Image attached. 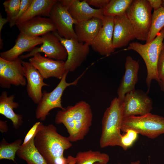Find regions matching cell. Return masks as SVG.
I'll use <instances>...</instances> for the list:
<instances>
[{
    "mask_svg": "<svg viewBox=\"0 0 164 164\" xmlns=\"http://www.w3.org/2000/svg\"><path fill=\"white\" fill-rule=\"evenodd\" d=\"M164 28V7L154 11L152 14L151 27L146 43L152 41Z\"/></svg>",
    "mask_w": 164,
    "mask_h": 164,
    "instance_id": "27",
    "label": "cell"
},
{
    "mask_svg": "<svg viewBox=\"0 0 164 164\" xmlns=\"http://www.w3.org/2000/svg\"><path fill=\"white\" fill-rule=\"evenodd\" d=\"M74 157L69 155L67 158L64 156L55 158L50 164H68Z\"/></svg>",
    "mask_w": 164,
    "mask_h": 164,
    "instance_id": "35",
    "label": "cell"
},
{
    "mask_svg": "<svg viewBox=\"0 0 164 164\" xmlns=\"http://www.w3.org/2000/svg\"><path fill=\"white\" fill-rule=\"evenodd\" d=\"M94 164H103L101 162H97L95 163Z\"/></svg>",
    "mask_w": 164,
    "mask_h": 164,
    "instance_id": "41",
    "label": "cell"
},
{
    "mask_svg": "<svg viewBox=\"0 0 164 164\" xmlns=\"http://www.w3.org/2000/svg\"><path fill=\"white\" fill-rule=\"evenodd\" d=\"M149 3L154 11H156L161 7L163 3V0H148Z\"/></svg>",
    "mask_w": 164,
    "mask_h": 164,
    "instance_id": "36",
    "label": "cell"
},
{
    "mask_svg": "<svg viewBox=\"0 0 164 164\" xmlns=\"http://www.w3.org/2000/svg\"><path fill=\"white\" fill-rule=\"evenodd\" d=\"M69 71L66 70L62 78L56 87L51 92L46 91H43L42 98L38 104L35 111V116L37 119L41 121L45 120L46 116L52 110L56 108L63 110L61 104V97L64 91L67 87L76 85L80 77L71 83L66 82V78Z\"/></svg>",
    "mask_w": 164,
    "mask_h": 164,
    "instance_id": "7",
    "label": "cell"
},
{
    "mask_svg": "<svg viewBox=\"0 0 164 164\" xmlns=\"http://www.w3.org/2000/svg\"><path fill=\"white\" fill-rule=\"evenodd\" d=\"M160 86L161 90L164 93V78L158 82Z\"/></svg>",
    "mask_w": 164,
    "mask_h": 164,
    "instance_id": "39",
    "label": "cell"
},
{
    "mask_svg": "<svg viewBox=\"0 0 164 164\" xmlns=\"http://www.w3.org/2000/svg\"><path fill=\"white\" fill-rule=\"evenodd\" d=\"M8 127L6 121L2 120L0 121V131L3 133L8 131Z\"/></svg>",
    "mask_w": 164,
    "mask_h": 164,
    "instance_id": "37",
    "label": "cell"
},
{
    "mask_svg": "<svg viewBox=\"0 0 164 164\" xmlns=\"http://www.w3.org/2000/svg\"><path fill=\"white\" fill-rule=\"evenodd\" d=\"M34 144L48 164L55 158L63 156L64 151L72 145L68 137L59 134L52 124L42 126L34 138Z\"/></svg>",
    "mask_w": 164,
    "mask_h": 164,
    "instance_id": "2",
    "label": "cell"
},
{
    "mask_svg": "<svg viewBox=\"0 0 164 164\" xmlns=\"http://www.w3.org/2000/svg\"><path fill=\"white\" fill-rule=\"evenodd\" d=\"M128 129L151 139L164 134V117L149 113L143 116H133L124 118L121 130Z\"/></svg>",
    "mask_w": 164,
    "mask_h": 164,
    "instance_id": "6",
    "label": "cell"
},
{
    "mask_svg": "<svg viewBox=\"0 0 164 164\" xmlns=\"http://www.w3.org/2000/svg\"><path fill=\"white\" fill-rule=\"evenodd\" d=\"M49 18L61 37L68 39H77L73 27L77 22L71 16L66 6L59 0L52 8Z\"/></svg>",
    "mask_w": 164,
    "mask_h": 164,
    "instance_id": "11",
    "label": "cell"
},
{
    "mask_svg": "<svg viewBox=\"0 0 164 164\" xmlns=\"http://www.w3.org/2000/svg\"><path fill=\"white\" fill-rule=\"evenodd\" d=\"M103 21L102 26L91 46L100 55L108 56L115 49L113 44L114 17L104 15Z\"/></svg>",
    "mask_w": 164,
    "mask_h": 164,
    "instance_id": "13",
    "label": "cell"
},
{
    "mask_svg": "<svg viewBox=\"0 0 164 164\" xmlns=\"http://www.w3.org/2000/svg\"><path fill=\"white\" fill-rule=\"evenodd\" d=\"M140 162L139 160H138L135 162H131L130 164H140Z\"/></svg>",
    "mask_w": 164,
    "mask_h": 164,
    "instance_id": "40",
    "label": "cell"
},
{
    "mask_svg": "<svg viewBox=\"0 0 164 164\" xmlns=\"http://www.w3.org/2000/svg\"><path fill=\"white\" fill-rule=\"evenodd\" d=\"M16 26L20 32L33 37L56 31L54 25L49 17L36 16Z\"/></svg>",
    "mask_w": 164,
    "mask_h": 164,
    "instance_id": "19",
    "label": "cell"
},
{
    "mask_svg": "<svg viewBox=\"0 0 164 164\" xmlns=\"http://www.w3.org/2000/svg\"><path fill=\"white\" fill-rule=\"evenodd\" d=\"M103 25V19L97 17L77 22L74 29L77 39L91 46Z\"/></svg>",
    "mask_w": 164,
    "mask_h": 164,
    "instance_id": "21",
    "label": "cell"
},
{
    "mask_svg": "<svg viewBox=\"0 0 164 164\" xmlns=\"http://www.w3.org/2000/svg\"><path fill=\"white\" fill-rule=\"evenodd\" d=\"M90 6H93L99 9H103L109 2L110 0H86Z\"/></svg>",
    "mask_w": 164,
    "mask_h": 164,
    "instance_id": "34",
    "label": "cell"
},
{
    "mask_svg": "<svg viewBox=\"0 0 164 164\" xmlns=\"http://www.w3.org/2000/svg\"><path fill=\"white\" fill-rule=\"evenodd\" d=\"M69 164H75V162H74L72 161L70 162Z\"/></svg>",
    "mask_w": 164,
    "mask_h": 164,
    "instance_id": "42",
    "label": "cell"
},
{
    "mask_svg": "<svg viewBox=\"0 0 164 164\" xmlns=\"http://www.w3.org/2000/svg\"><path fill=\"white\" fill-rule=\"evenodd\" d=\"M93 113L90 105L81 101L58 111L55 117L56 124H63L69 134L71 142L83 139L92 124Z\"/></svg>",
    "mask_w": 164,
    "mask_h": 164,
    "instance_id": "1",
    "label": "cell"
},
{
    "mask_svg": "<svg viewBox=\"0 0 164 164\" xmlns=\"http://www.w3.org/2000/svg\"><path fill=\"white\" fill-rule=\"evenodd\" d=\"M157 71L160 80L164 78V46L159 54L157 64Z\"/></svg>",
    "mask_w": 164,
    "mask_h": 164,
    "instance_id": "33",
    "label": "cell"
},
{
    "mask_svg": "<svg viewBox=\"0 0 164 164\" xmlns=\"http://www.w3.org/2000/svg\"><path fill=\"white\" fill-rule=\"evenodd\" d=\"M133 0H110L103 9L104 16L114 17L126 14Z\"/></svg>",
    "mask_w": 164,
    "mask_h": 164,
    "instance_id": "26",
    "label": "cell"
},
{
    "mask_svg": "<svg viewBox=\"0 0 164 164\" xmlns=\"http://www.w3.org/2000/svg\"><path fill=\"white\" fill-rule=\"evenodd\" d=\"M29 62L38 71L44 79L53 77L61 80L66 71L65 61L50 59L42 56L39 53L30 57Z\"/></svg>",
    "mask_w": 164,
    "mask_h": 164,
    "instance_id": "14",
    "label": "cell"
},
{
    "mask_svg": "<svg viewBox=\"0 0 164 164\" xmlns=\"http://www.w3.org/2000/svg\"><path fill=\"white\" fill-rule=\"evenodd\" d=\"M14 99V95L8 96L6 91H3L0 96V114L10 119L13 127L18 129L23 123L22 117L21 114H16L14 111V109H17L19 106Z\"/></svg>",
    "mask_w": 164,
    "mask_h": 164,
    "instance_id": "22",
    "label": "cell"
},
{
    "mask_svg": "<svg viewBox=\"0 0 164 164\" xmlns=\"http://www.w3.org/2000/svg\"><path fill=\"white\" fill-rule=\"evenodd\" d=\"M22 63L28 95L35 104H38L42 97L43 87L49 85L44 82L40 73L29 62L22 60Z\"/></svg>",
    "mask_w": 164,
    "mask_h": 164,
    "instance_id": "15",
    "label": "cell"
},
{
    "mask_svg": "<svg viewBox=\"0 0 164 164\" xmlns=\"http://www.w3.org/2000/svg\"><path fill=\"white\" fill-rule=\"evenodd\" d=\"M43 125L42 122L39 121L36 122L26 135L22 145L26 144L32 138L35 137Z\"/></svg>",
    "mask_w": 164,
    "mask_h": 164,
    "instance_id": "32",
    "label": "cell"
},
{
    "mask_svg": "<svg viewBox=\"0 0 164 164\" xmlns=\"http://www.w3.org/2000/svg\"><path fill=\"white\" fill-rule=\"evenodd\" d=\"M57 1V0H33L27 10L17 20L16 25L36 16L49 17L52 8Z\"/></svg>",
    "mask_w": 164,
    "mask_h": 164,
    "instance_id": "23",
    "label": "cell"
},
{
    "mask_svg": "<svg viewBox=\"0 0 164 164\" xmlns=\"http://www.w3.org/2000/svg\"><path fill=\"white\" fill-rule=\"evenodd\" d=\"M125 66V73L117 90L118 98L121 103H123L127 93L135 90V85L138 80L139 67L138 62L131 56H128L126 58Z\"/></svg>",
    "mask_w": 164,
    "mask_h": 164,
    "instance_id": "18",
    "label": "cell"
},
{
    "mask_svg": "<svg viewBox=\"0 0 164 164\" xmlns=\"http://www.w3.org/2000/svg\"><path fill=\"white\" fill-rule=\"evenodd\" d=\"M147 94L135 89L125 95L123 102L124 118L150 113L153 103Z\"/></svg>",
    "mask_w": 164,
    "mask_h": 164,
    "instance_id": "9",
    "label": "cell"
},
{
    "mask_svg": "<svg viewBox=\"0 0 164 164\" xmlns=\"http://www.w3.org/2000/svg\"><path fill=\"white\" fill-rule=\"evenodd\" d=\"M124 118L123 103L118 97L114 98L104 112L102 121L101 133L99 140L100 147L121 146V133Z\"/></svg>",
    "mask_w": 164,
    "mask_h": 164,
    "instance_id": "3",
    "label": "cell"
},
{
    "mask_svg": "<svg viewBox=\"0 0 164 164\" xmlns=\"http://www.w3.org/2000/svg\"><path fill=\"white\" fill-rule=\"evenodd\" d=\"M35 137L25 145H22L16 155L25 160L27 164H48L36 147L34 144Z\"/></svg>",
    "mask_w": 164,
    "mask_h": 164,
    "instance_id": "24",
    "label": "cell"
},
{
    "mask_svg": "<svg viewBox=\"0 0 164 164\" xmlns=\"http://www.w3.org/2000/svg\"><path fill=\"white\" fill-rule=\"evenodd\" d=\"M9 22L7 18H4L0 14V34L1 35V31L4 25L7 22Z\"/></svg>",
    "mask_w": 164,
    "mask_h": 164,
    "instance_id": "38",
    "label": "cell"
},
{
    "mask_svg": "<svg viewBox=\"0 0 164 164\" xmlns=\"http://www.w3.org/2000/svg\"><path fill=\"white\" fill-rule=\"evenodd\" d=\"M43 43L39 47H35L29 53L19 57L24 59L32 57L35 54L40 53H44L46 57L50 59L64 61L67 57L66 50L53 32H48L41 36Z\"/></svg>",
    "mask_w": 164,
    "mask_h": 164,
    "instance_id": "12",
    "label": "cell"
},
{
    "mask_svg": "<svg viewBox=\"0 0 164 164\" xmlns=\"http://www.w3.org/2000/svg\"><path fill=\"white\" fill-rule=\"evenodd\" d=\"M33 0H21V4L19 12L14 19L9 22L10 26L12 27L16 25L17 20L26 12L31 4Z\"/></svg>",
    "mask_w": 164,
    "mask_h": 164,
    "instance_id": "31",
    "label": "cell"
},
{
    "mask_svg": "<svg viewBox=\"0 0 164 164\" xmlns=\"http://www.w3.org/2000/svg\"><path fill=\"white\" fill-rule=\"evenodd\" d=\"M162 6L164 7V0H163V3L162 4Z\"/></svg>",
    "mask_w": 164,
    "mask_h": 164,
    "instance_id": "43",
    "label": "cell"
},
{
    "mask_svg": "<svg viewBox=\"0 0 164 164\" xmlns=\"http://www.w3.org/2000/svg\"><path fill=\"white\" fill-rule=\"evenodd\" d=\"M65 48L67 57L65 62L66 70L75 71L86 60L90 52L89 45L79 42L77 39H66L61 37L56 31L53 32Z\"/></svg>",
    "mask_w": 164,
    "mask_h": 164,
    "instance_id": "8",
    "label": "cell"
},
{
    "mask_svg": "<svg viewBox=\"0 0 164 164\" xmlns=\"http://www.w3.org/2000/svg\"><path fill=\"white\" fill-rule=\"evenodd\" d=\"M124 132L126 133L122 136L120 147L125 151L132 145L137 139L138 134L131 129H127Z\"/></svg>",
    "mask_w": 164,
    "mask_h": 164,
    "instance_id": "30",
    "label": "cell"
},
{
    "mask_svg": "<svg viewBox=\"0 0 164 164\" xmlns=\"http://www.w3.org/2000/svg\"><path fill=\"white\" fill-rule=\"evenodd\" d=\"M113 44L115 49L127 46L136 38L135 33L126 15L114 17Z\"/></svg>",
    "mask_w": 164,
    "mask_h": 164,
    "instance_id": "16",
    "label": "cell"
},
{
    "mask_svg": "<svg viewBox=\"0 0 164 164\" xmlns=\"http://www.w3.org/2000/svg\"><path fill=\"white\" fill-rule=\"evenodd\" d=\"M21 4V0H8L3 3L7 14V18L10 22L18 14Z\"/></svg>",
    "mask_w": 164,
    "mask_h": 164,
    "instance_id": "29",
    "label": "cell"
},
{
    "mask_svg": "<svg viewBox=\"0 0 164 164\" xmlns=\"http://www.w3.org/2000/svg\"><path fill=\"white\" fill-rule=\"evenodd\" d=\"M43 41L42 37H31L20 32L13 46L1 53L0 57L9 61L15 60L24 52H30L36 46L42 44Z\"/></svg>",
    "mask_w": 164,
    "mask_h": 164,
    "instance_id": "20",
    "label": "cell"
},
{
    "mask_svg": "<svg viewBox=\"0 0 164 164\" xmlns=\"http://www.w3.org/2000/svg\"><path fill=\"white\" fill-rule=\"evenodd\" d=\"M22 143L21 139L8 143L3 138L0 144V159H7L15 161L17 152Z\"/></svg>",
    "mask_w": 164,
    "mask_h": 164,
    "instance_id": "28",
    "label": "cell"
},
{
    "mask_svg": "<svg viewBox=\"0 0 164 164\" xmlns=\"http://www.w3.org/2000/svg\"><path fill=\"white\" fill-rule=\"evenodd\" d=\"M152 9L148 0H133L126 12L136 38L139 40H147L152 24Z\"/></svg>",
    "mask_w": 164,
    "mask_h": 164,
    "instance_id": "5",
    "label": "cell"
},
{
    "mask_svg": "<svg viewBox=\"0 0 164 164\" xmlns=\"http://www.w3.org/2000/svg\"><path fill=\"white\" fill-rule=\"evenodd\" d=\"M164 28L151 42L142 44L137 42L129 44L128 50H132L137 52L142 57L145 63L147 70L145 82L149 92L152 80L159 82L160 80L157 71V64L160 53L164 46Z\"/></svg>",
    "mask_w": 164,
    "mask_h": 164,
    "instance_id": "4",
    "label": "cell"
},
{
    "mask_svg": "<svg viewBox=\"0 0 164 164\" xmlns=\"http://www.w3.org/2000/svg\"><path fill=\"white\" fill-rule=\"evenodd\" d=\"M66 6L70 14L77 22L87 20L94 17L103 19V9H94L86 2V0H60Z\"/></svg>",
    "mask_w": 164,
    "mask_h": 164,
    "instance_id": "17",
    "label": "cell"
},
{
    "mask_svg": "<svg viewBox=\"0 0 164 164\" xmlns=\"http://www.w3.org/2000/svg\"><path fill=\"white\" fill-rule=\"evenodd\" d=\"M75 158L76 164H94L97 162L107 164L110 159L107 154L91 150L79 152Z\"/></svg>",
    "mask_w": 164,
    "mask_h": 164,
    "instance_id": "25",
    "label": "cell"
},
{
    "mask_svg": "<svg viewBox=\"0 0 164 164\" xmlns=\"http://www.w3.org/2000/svg\"><path fill=\"white\" fill-rule=\"evenodd\" d=\"M19 57L12 61L0 57V86L9 88L12 85L25 86L27 84L22 65Z\"/></svg>",
    "mask_w": 164,
    "mask_h": 164,
    "instance_id": "10",
    "label": "cell"
}]
</instances>
